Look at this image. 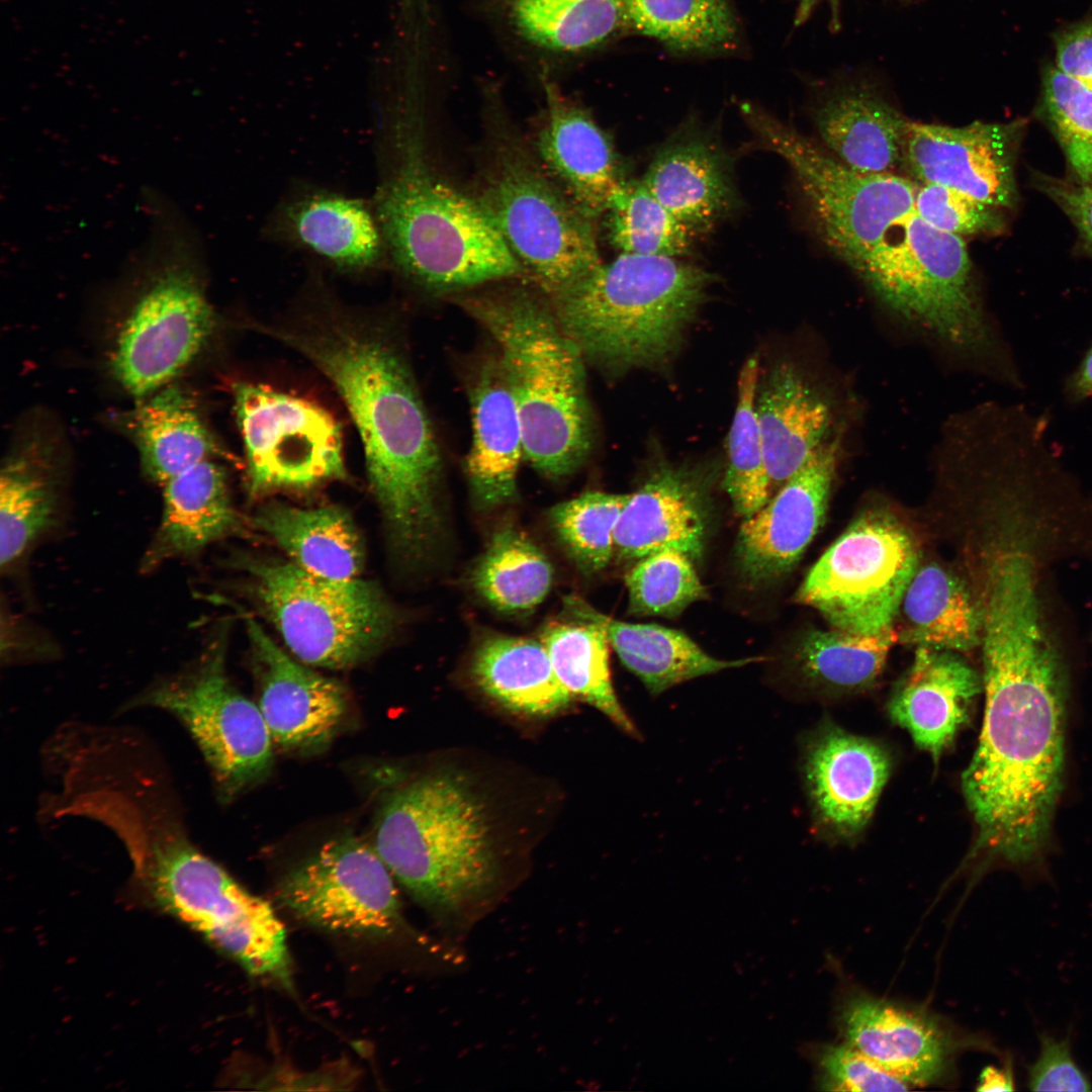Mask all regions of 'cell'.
Here are the masks:
<instances>
[{
  "label": "cell",
  "instance_id": "cell-46",
  "mask_svg": "<svg viewBox=\"0 0 1092 1092\" xmlns=\"http://www.w3.org/2000/svg\"><path fill=\"white\" fill-rule=\"evenodd\" d=\"M1042 104L1081 184H1092V89L1058 68L1043 77Z\"/></svg>",
  "mask_w": 1092,
  "mask_h": 1092
},
{
  "label": "cell",
  "instance_id": "cell-54",
  "mask_svg": "<svg viewBox=\"0 0 1092 1092\" xmlns=\"http://www.w3.org/2000/svg\"><path fill=\"white\" fill-rule=\"evenodd\" d=\"M822 0H798L796 23L804 22Z\"/></svg>",
  "mask_w": 1092,
  "mask_h": 1092
},
{
  "label": "cell",
  "instance_id": "cell-50",
  "mask_svg": "<svg viewBox=\"0 0 1092 1092\" xmlns=\"http://www.w3.org/2000/svg\"><path fill=\"white\" fill-rule=\"evenodd\" d=\"M1055 44L1057 68L1092 89V22L1062 30Z\"/></svg>",
  "mask_w": 1092,
  "mask_h": 1092
},
{
  "label": "cell",
  "instance_id": "cell-10",
  "mask_svg": "<svg viewBox=\"0 0 1092 1092\" xmlns=\"http://www.w3.org/2000/svg\"><path fill=\"white\" fill-rule=\"evenodd\" d=\"M247 566L259 606L307 664L355 665L374 654L395 628L396 612L373 582L317 576L293 562Z\"/></svg>",
  "mask_w": 1092,
  "mask_h": 1092
},
{
  "label": "cell",
  "instance_id": "cell-20",
  "mask_svg": "<svg viewBox=\"0 0 1092 1092\" xmlns=\"http://www.w3.org/2000/svg\"><path fill=\"white\" fill-rule=\"evenodd\" d=\"M545 105L532 146L567 196L598 219L628 181L612 139L592 114L543 78Z\"/></svg>",
  "mask_w": 1092,
  "mask_h": 1092
},
{
  "label": "cell",
  "instance_id": "cell-25",
  "mask_svg": "<svg viewBox=\"0 0 1092 1092\" xmlns=\"http://www.w3.org/2000/svg\"><path fill=\"white\" fill-rule=\"evenodd\" d=\"M983 679L954 651L918 646L889 705L892 719L934 760L968 721Z\"/></svg>",
  "mask_w": 1092,
  "mask_h": 1092
},
{
  "label": "cell",
  "instance_id": "cell-36",
  "mask_svg": "<svg viewBox=\"0 0 1092 1092\" xmlns=\"http://www.w3.org/2000/svg\"><path fill=\"white\" fill-rule=\"evenodd\" d=\"M518 38L550 56L597 50L626 24L622 0H496Z\"/></svg>",
  "mask_w": 1092,
  "mask_h": 1092
},
{
  "label": "cell",
  "instance_id": "cell-14",
  "mask_svg": "<svg viewBox=\"0 0 1092 1092\" xmlns=\"http://www.w3.org/2000/svg\"><path fill=\"white\" fill-rule=\"evenodd\" d=\"M116 334L111 371L145 398L170 384L200 352L214 324L212 308L186 250L162 257Z\"/></svg>",
  "mask_w": 1092,
  "mask_h": 1092
},
{
  "label": "cell",
  "instance_id": "cell-38",
  "mask_svg": "<svg viewBox=\"0 0 1092 1092\" xmlns=\"http://www.w3.org/2000/svg\"><path fill=\"white\" fill-rule=\"evenodd\" d=\"M541 641L557 678L572 698L599 710L625 733L638 736L615 693L610 642L600 624L580 619L555 622L544 628Z\"/></svg>",
  "mask_w": 1092,
  "mask_h": 1092
},
{
  "label": "cell",
  "instance_id": "cell-28",
  "mask_svg": "<svg viewBox=\"0 0 1092 1092\" xmlns=\"http://www.w3.org/2000/svg\"><path fill=\"white\" fill-rule=\"evenodd\" d=\"M163 487L160 523L141 558V573L153 572L168 561L193 558L240 527L224 471L210 459Z\"/></svg>",
  "mask_w": 1092,
  "mask_h": 1092
},
{
  "label": "cell",
  "instance_id": "cell-47",
  "mask_svg": "<svg viewBox=\"0 0 1092 1092\" xmlns=\"http://www.w3.org/2000/svg\"><path fill=\"white\" fill-rule=\"evenodd\" d=\"M914 210L933 228L959 237L997 234L1004 226L1000 208L939 184L918 182Z\"/></svg>",
  "mask_w": 1092,
  "mask_h": 1092
},
{
  "label": "cell",
  "instance_id": "cell-27",
  "mask_svg": "<svg viewBox=\"0 0 1092 1092\" xmlns=\"http://www.w3.org/2000/svg\"><path fill=\"white\" fill-rule=\"evenodd\" d=\"M62 473L40 443L11 451L0 473V570L13 576L65 525Z\"/></svg>",
  "mask_w": 1092,
  "mask_h": 1092
},
{
  "label": "cell",
  "instance_id": "cell-48",
  "mask_svg": "<svg viewBox=\"0 0 1092 1092\" xmlns=\"http://www.w3.org/2000/svg\"><path fill=\"white\" fill-rule=\"evenodd\" d=\"M820 1084L834 1091H905L909 1085L845 1042L819 1053Z\"/></svg>",
  "mask_w": 1092,
  "mask_h": 1092
},
{
  "label": "cell",
  "instance_id": "cell-37",
  "mask_svg": "<svg viewBox=\"0 0 1092 1092\" xmlns=\"http://www.w3.org/2000/svg\"><path fill=\"white\" fill-rule=\"evenodd\" d=\"M900 609L902 642L954 652L971 650L981 642L982 611L965 584L937 564L917 568Z\"/></svg>",
  "mask_w": 1092,
  "mask_h": 1092
},
{
  "label": "cell",
  "instance_id": "cell-34",
  "mask_svg": "<svg viewBox=\"0 0 1092 1092\" xmlns=\"http://www.w3.org/2000/svg\"><path fill=\"white\" fill-rule=\"evenodd\" d=\"M254 522L293 563L314 575L351 579L363 567L361 538L351 517L340 508L269 504L258 511Z\"/></svg>",
  "mask_w": 1092,
  "mask_h": 1092
},
{
  "label": "cell",
  "instance_id": "cell-29",
  "mask_svg": "<svg viewBox=\"0 0 1092 1092\" xmlns=\"http://www.w3.org/2000/svg\"><path fill=\"white\" fill-rule=\"evenodd\" d=\"M470 398L472 444L465 471L477 505L495 508L515 496L524 457L519 411L496 357L479 370Z\"/></svg>",
  "mask_w": 1092,
  "mask_h": 1092
},
{
  "label": "cell",
  "instance_id": "cell-32",
  "mask_svg": "<svg viewBox=\"0 0 1092 1092\" xmlns=\"http://www.w3.org/2000/svg\"><path fill=\"white\" fill-rule=\"evenodd\" d=\"M818 133L829 153L863 173H894L901 167L909 120L876 93L847 89L817 110Z\"/></svg>",
  "mask_w": 1092,
  "mask_h": 1092
},
{
  "label": "cell",
  "instance_id": "cell-52",
  "mask_svg": "<svg viewBox=\"0 0 1092 1092\" xmlns=\"http://www.w3.org/2000/svg\"><path fill=\"white\" fill-rule=\"evenodd\" d=\"M1015 1077L1012 1059H1006L1004 1066L997 1068L986 1067L979 1077L978 1091H1013L1015 1090Z\"/></svg>",
  "mask_w": 1092,
  "mask_h": 1092
},
{
  "label": "cell",
  "instance_id": "cell-21",
  "mask_svg": "<svg viewBox=\"0 0 1092 1092\" xmlns=\"http://www.w3.org/2000/svg\"><path fill=\"white\" fill-rule=\"evenodd\" d=\"M708 492L696 470L662 463L630 494L615 530V553L624 560L664 549L703 556Z\"/></svg>",
  "mask_w": 1092,
  "mask_h": 1092
},
{
  "label": "cell",
  "instance_id": "cell-42",
  "mask_svg": "<svg viewBox=\"0 0 1092 1092\" xmlns=\"http://www.w3.org/2000/svg\"><path fill=\"white\" fill-rule=\"evenodd\" d=\"M759 364L749 357L737 381V402L728 435L723 486L735 512L747 518L771 496L756 414Z\"/></svg>",
  "mask_w": 1092,
  "mask_h": 1092
},
{
  "label": "cell",
  "instance_id": "cell-30",
  "mask_svg": "<svg viewBox=\"0 0 1092 1092\" xmlns=\"http://www.w3.org/2000/svg\"><path fill=\"white\" fill-rule=\"evenodd\" d=\"M831 407L788 364L758 383L756 414L771 495L825 443Z\"/></svg>",
  "mask_w": 1092,
  "mask_h": 1092
},
{
  "label": "cell",
  "instance_id": "cell-49",
  "mask_svg": "<svg viewBox=\"0 0 1092 1092\" xmlns=\"http://www.w3.org/2000/svg\"><path fill=\"white\" fill-rule=\"evenodd\" d=\"M1039 1054L1027 1066V1087L1031 1091H1091L1092 1082L1073 1057L1071 1035L1057 1038L1038 1034Z\"/></svg>",
  "mask_w": 1092,
  "mask_h": 1092
},
{
  "label": "cell",
  "instance_id": "cell-17",
  "mask_svg": "<svg viewBox=\"0 0 1092 1092\" xmlns=\"http://www.w3.org/2000/svg\"><path fill=\"white\" fill-rule=\"evenodd\" d=\"M1021 128V121L948 126L909 120L901 168L919 183L946 186L1000 209L1012 207Z\"/></svg>",
  "mask_w": 1092,
  "mask_h": 1092
},
{
  "label": "cell",
  "instance_id": "cell-26",
  "mask_svg": "<svg viewBox=\"0 0 1092 1092\" xmlns=\"http://www.w3.org/2000/svg\"><path fill=\"white\" fill-rule=\"evenodd\" d=\"M839 1013L846 1042L908 1085L944 1073L949 1039L929 1016L869 995L849 997Z\"/></svg>",
  "mask_w": 1092,
  "mask_h": 1092
},
{
  "label": "cell",
  "instance_id": "cell-4",
  "mask_svg": "<svg viewBox=\"0 0 1092 1092\" xmlns=\"http://www.w3.org/2000/svg\"><path fill=\"white\" fill-rule=\"evenodd\" d=\"M104 822L123 841L135 883L152 903L201 933L249 975L290 987L285 928L272 906L199 851L154 794L119 799Z\"/></svg>",
  "mask_w": 1092,
  "mask_h": 1092
},
{
  "label": "cell",
  "instance_id": "cell-8",
  "mask_svg": "<svg viewBox=\"0 0 1092 1092\" xmlns=\"http://www.w3.org/2000/svg\"><path fill=\"white\" fill-rule=\"evenodd\" d=\"M470 195L493 223L525 278L552 296L603 261L597 220L546 171L494 93Z\"/></svg>",
  "mask_w": 1092,
  "mask_h": 1092
},
{
  "label": "cell",
  "instance_id": "cell-41",
  "mask_svg": "<svg viewBox=\"0 0 1092 1092\" xmlns=\"http://www.w3.org/2000/svg\"><path fill=\"white\" fill-rule=\"evenodd\" d=\"M622 3L626 24L674 52H720L736 40V22L727 0H622Z\"/></svg>",
  "mask_w": 1092,
  "mask_h": 1092
},
{
  "label": "cell",
  "instance_id": "cell-12",
  "mask_svg": "<svg viewBox=\"0 0 1092 1092\" xmlns=\"http://www.w3.org/2000/svg\"><path fill=\"white\" fill-rule=\"evenodd\" d=\"M225 635V629L217 632L192 662L154 680L127 706L174 715L198 745L219 792L231 797L267 776L273 740L259 706L226 675Z\"/></svg>",
  "mask_w": 1092,
  "mask_h": 1092
},
{
  "label": "cell",
  "instance_id": "cell-51",
  "mask_svg": "<svg viewBox=\"0 0 1092 1092\" xmlns=\"http://www.w3.org/2000/svg\"><path fill=\"white\" fill-rule=\"evenodd\" d=\"M1036 185L1065 211L1092 249V184L1075 185L1041 175Z\"/></svg>",
  "mask_w": 1092,
  "mask_h": 1092
},
{
  "label": "cell",
  "instance_id": "cell-23",
  "mask_svg": "<svg viewBox=\"0 0 1092 1092\" xmlns=\"http://www.w3.org/2000/svg\"><path fill=\"white\" fill-rule=\"evenodd\" d=\"M269 232L346 272L372 270L388 258L372 204L324 189L304 190L285 199Z\"/></svg>",
  "mask_w": 1092,
  "mask_h": 1092
},
{
  "label": "cell",
  "instance_id": "cell-18",
  "mask_svg": "<svg viewBox=\"0 0 1092 1092\" xmlns=\"http://www.w3.org/2000/svg\"><path fill=\"white\" fill-rule=\"evenodd\" d=\"M836 463V445L823 443L759 510L744 518L735 556L745 579L761 583L779 578L799 561L823 523Z\"/></svg>",
  "mask_w": 1092,
  "mask_h": 1092
},
{
  "label": "cell",
  "instance_id": "cell-33",
  "mask_svg": "<svg viewBox=\"0 0 1092 1092\" xmlns=\"http://www.w3.org/2000/svg\"><path fill=\"white\" fill-rule=\"evenodd\" d=\"M478 688L505 709L537 718L557 715L572 697L557 678L542 641L493 634L474 651Z\"/></svg>",
  "mask_w": 1092,
  "mask_h": 1092
},
{
  "label": "cell",
  "instance_id": "cell-53",
  "mask_svg": "<svg viewBox=\"0 0 1092 1092\" xmlns=\"http://www.w3.org/2000/svg\"><path fill=\"white\" fill-rule=\"evenodd\" d=\"M1069 388L1075 398H1084L1092 394V349L1072 377Z\"/></svg>",
  "mask_w": 1092,
  "mask_h": 1092
},
{
  "label": "cell",
  "instance_id": "cell-40",
  "mask_svg": "<svg viewBox=\"0 0 1092 1092\" xmlns=\"http://www.w3.org/2000/svg\"><path fill=\"white\" fill-rule=\"evenodd\" d=\"M898 641L899 633L893 626L877 634L834 628L814 630L802 638L797 648V666L815 688L834 693L857 692L879 677Z\"/></svg>",
  "mask_w": 1092,
  "mask_h": 1092
},
{
  "label": "cell",
  "instance_id": "cell-7",
  "mask_svg": "<svg viewBox=\"0 0 1092 1092\" xmlns=\"http://www.w3.org/2000/svg\"><path fill=\"white\" fill-rule=\"evenodd\" d=\"M713 283L678 258L621 253L548 299L584 359L616 373L667 361Z\"/></svg>",
  "mask_w": 1092,
  "mask_h": 1092
},
{
  "label": "cell",
  "instance_id": "cell-22",
  "mask_svg": "<svg viewBox=\"0 0 1092 1092\" xmlns=\"http://www.w3.org/2000/svg\"><path fill=\"white\" fill-rule=\"evenodd\" d=\"M891 761L878 743L826 727L810 741L804 772L815 816L842 837L859 833L888 780Z\"/></svg>",
  "mask_w": 1092,
  "mask_h": 1092
},
{
  "label": "cell",
  "instance_id": "cell-3",
  "mask_svg": "<svg viewBox=\"0 0 1092 1092\" xmlns=\"http://www.w3.org/2000/svg\"><path fill=\"white\" fill-rule=\"evenodd\" d=\"M423 121L420 112L408 110L384 129L383 170L371 204L388 259L437 291L525 278L474 198L433 167Z\"/></svg>",
  "mask_w": 1092,
  "mask_h": 1092
},
{
  "label": "cell",
  "instance_id": "cell-39",
  "mask_svg": "<svg viewBox=\"0 0 1092 1092\" xmlns=\"http://www.w3.org/2000/svg\"><path fill=\"white\" fill-rule=\"evenodd\" d=\"M553 568L523 532L505 527L494 533L471 572L477 594L506 613H527L549 594Z\"/></svg>",
  "mask_w": 1092,
  "mask_h": 1092
},
{
  "label": "cell",
  "instance_id": "cell-13",
  "mask_svg": "<svg viewBox=\"0 0 1092 1092\" xmlns=\"http://www.w3.org/2000/svg\"><path fill=\"white\" fill-rule=\"evenodd\" d=\"M917 568V549L906 528L888 513L870 511L819 557L795 600L834 629L877 634L893 626Z\"/></svg>",
  "mask_w": 1092,
  "mask_h": 1092
},
{
  "label": "cell",
  "instance_id": "cell-44",
  "mask_svg": "<svg viewBox=\"0 0 1092 1092\" xmlns=\"http://www.w3.org/2000/svg\"><path fill=\"white\" fill-rule=\"evenodd\" d=\"M629 496L588 491L551 509V526L583 574H596L611 562L616 526Z\"/></svg>",
  "mask_w": 1092,
  "mask_h": 1092
},
{
  "label": "cell",
  "instance_id": "cell-45",
  "mask_svg": "<svg viewBox=\"0 0 1092 1092\" xmlns=\"http://www.w3.org/2000/svg\"><path fill=\"white\" fill-rule=\"evenodd\" d=\"M629 613L673 618L706 598V589L686 553L664 549L646 555L625 575Z\"/></svg>",
  "mask_w": 1092,
  "mask_h": 1092
},
{
  "label": "cell",
  "instance_id": "cell-19",
  "mask_svg": "<svg viewBox=\"0 0 1092 1092\" xmlns=\"http://www.w3.org/2000/svg\"><path fill=\"white\" fill-rule=\"evenodd\" d=\"M259 708L273 742L300 752L328 745L348 714V696L338 681L288 657L251 617H245Z\"/></svg>",
  "mask_w": 1092,
  "mask_h": 1092
},
{
  "label": "cell",
  "instance_id": "cell-31",
  "mask_svg": "<svg viewBox=\"0 0 1092 1092\" xmlns=\"http://www.w3.org/2000/svg\"><path fill=\"white\" fill-rule=\"evenodd\" d=\"M564 607L575 619L595 622L605 629L621 662L652 696L699 676L761 660L716 658L678 630L619 621L576 597L566 598Z\"/></svg>",
  "mask_w": 1092,
  "mask_h": 1092
},
{
  "label": "cell",
  "instance_id": "cell-15",
  "mask_svg": "<svg viewBox=\"0 0 1092 1092\" xmlns=\"http://www.w3.org/2000/svg\"><path fill=\"white\" fill-rule=\"evenodd\" d=\"M234 396L250 493L345 477L341 429L325 408L258 384H237Z\"/></svg>",
  "mask_w": 1092,
  "mask_h": 1092
},
{
  "label": "cell",
  "instance_id": "cell-24",
  "mask_svg": "<svg viewBox=\"0 0 1092 1092\" xmlns=\"http://www.w3.org/2000/svg\"><path fill=\"white\" fill-rule=\"evenodd\" d=\"M642 182L692 234H704L738 206L732 163L710 135L685 129L656 152Z\"/></svg>",
  "mask_w": 1092,
  "mask_h": 1092
},
{
  "label": "cell",
  "instance_id": "cell-11",
  "mask_svg": "<svg viewBox=\"0 0 1092 1092\" xmlns=\"http://www.w3.org/2000/svg\"><path fill=\"white\" fill-rule=\"evenodd\" d=\"M740 111L763 146L790 166L823 242L853 270L914 211L912 178L856 171L758 106L743 103Z\"/></svg>",
  "mask_w": 1092,
  "mask_h": 1092
},
{
  "label": "cell",
  "instance_id": "cell-35",
  "mask_svg": "<svg viewBox=\"0 0 1092 1092\" xmlns=\"http://www.w3.org/2000/svg\"><path fill=\"white\" fill-rule=\"evenodd\" d=\"M145 475L164 485L194 465L210 459L214 442L193 401L168 384L147 396L128 418Z\"/></svg>",
  "mask_w": 1092,
  "mask_h": 1092
},
{
  "label": "cell",
  "instance_id": "cell-9",
  "mask_svg": "<svg viewBox=\"0 0 1092 1092\" xmlns=\"http://www.w3.org/2000/svg\"><path fill=\"white\" fill-rule=\"evenodd\" d=\"M891 309L967 350L989 342L962 237L915 210L896 221L854 270Z\"/></svg>",
  "mask_w": 1092,
  "mask_h": 1092
},
{
  "label": "cell",
  "instance_id": "cell-6",
  "mask_svg": "<svg viewBox=\"0 0 1092 1092\" xmlns=\"http://www.w3.org/2000/svg\"><path fill=\"white\" fill-rule=\"evenodd\" d=\"M372 845L394 879L445 921L474 911L498 878L486 809L458 774L428 775L390 793Z\"/></svg>",
  "mask_w": 1092,
  "mask_h": 1092
},
{
  "label": "cell",
  "instance_id": "cell-5",
  "mask_svg": "<svg viewBox=\"0 0 1092 1092\" xmlns=\"http://www.w3.org/2000/svg\"><path fill=\"white\" fill-rule=\"evenodd\" d=\"M455 299L495 344L520 415L524 458L546 477L569 475L593 440L585 359L548 297L512 284Z\"/></svg>",
  "mask_w": 1092,
  "mask_h": 1092
},
{
  "label": "cell",
  "instance_id": "cell-16",
  "mask_svg": "<svg viewBox=\"0 0 1092 1092\" xmlns=\"http://www.w3.org/2000/svg\"><path fill=\"white\" fill-rule=\"evenodd\" d=\"M278 896L296 918L332 933L381 937L400 924L394 877L373 845L353 836L324 843L290 870Z\"/></svg>",
  "mask_w": 1092,
  "mask_h": 1092
},
{
  "label": "cell",
  "instance_id": "cell-43",
  "mask_svg": "<svg viewBox=\"0 0 1092 1092\" xmlns=\"http://www.w3.org/2000/svg\"><path fill=\"white\" fill-rule=\"evenodd\" d=\"M605 214L610 242L621 253L678 258L691 247L692 234L642 180H628Z\"/></svg>",
  "mask_w": 1092,
  "mask_h": 1092
},
{
  "label": "cell",
  "instance_id": "cell-1",
  "mask_svg": "<svg viewBox=\"0 0 1092 1092\" xmlns=\"http://www.w3.org/2000/svg\"><path fill=\"white\" fill-rule=\"evenodd\" d=\"M982 614L986 703L963 790L978 828L976 849L1029 868L1046 847L1063 788L1066 677L1030 563L990 569Z\"/></svg>",
  "mask_w": 1092,
  "mask_h": 1092
},
{
  "label": "cell",
  "instance_id": "cell-2",
  "mask_svg": "<svg viewBox=\"0 0 1092 1092\" xmlns=\"http://www.w3.org/2000/svg\"><path fill=\"white\" fill-rule=\"evenodd\" d=\"M289 340L345 400L362 439L370 483L396 554L408 561L422 560L440 530L441 459L404 363L382 342L347 330Z\"/></svg>",
  "mask_w": 1092,
  "mask_h": 1092
}]
</instances>
